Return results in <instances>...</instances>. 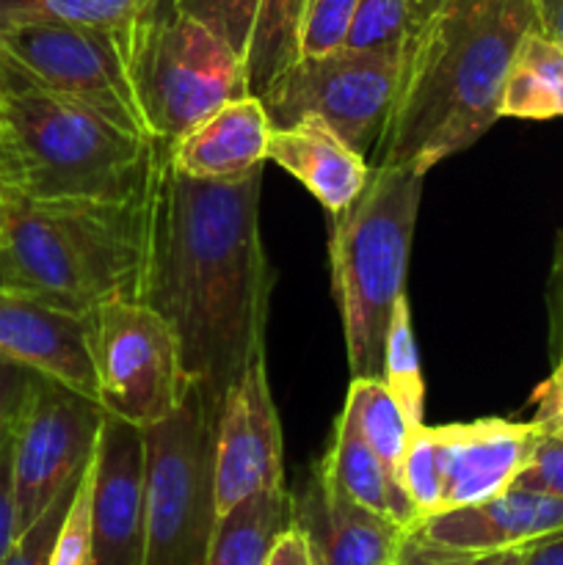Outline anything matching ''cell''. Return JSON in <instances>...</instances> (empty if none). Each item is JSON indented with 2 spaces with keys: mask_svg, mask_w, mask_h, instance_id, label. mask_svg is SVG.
<instances>
[{
  "mask_svg": "<svg viewBox=\"0 0 563 565\" xmlns=\"http://www.w3.org/2000/svg\"><path fill=\"white\" fill-rule=\"evenodd\" d=\"M263 169L237 180H196L152 141L144 207L138 301L180 340L193 390L219 414L226 390L265 353L274 268L259 232Z\"/></svg>",
  "mask_w": 563,
  "mask_h": 565,
  "instance_id": "obj_1",
  "label": "cell"
},
{
  "mask_svg": "<svg viewBox=\"0 0 563 565\" xmlns=\"http://www.w3.org/2000/svg\"><path fill=\"white\" fill-rule=\"evenodd\" d=\"M530 28H535L533 0H486L412 25L370 166L425 177L486 136L500 119L502 83Z\"/></svg>",
  "mask_w": 563,
  "mask_h": 565,
  "instance_id": "obj_2",
  "label": "cell"
},
{
  "mask_svg": "<svg viewBox=\"0 0 563 565\" xmlns=\"http://www.w3.org/2000/svg\"><path fill=\"white\" fill-rule=\"evenodd\" d=\"M144 263L141 196L28 199L14 193L0 235V285L88 315L136 298Z\"/></svg>",
  "mask_w": 563,
  "mask_h": 565,
  "instance_id": "obj_3",
  "label": "cell"
},
{
  "mask_svg": "<svg viewBox=\"0 0 563 565\" xmlns=\"http://www.w3.org/2000/svg\"><path fill=\"white\" fill-rule=\"evenodd\" d=\"M6 185L28 199L141 196L152 141L61 94L3 83Z\"/></svg>",
  "mask_w": 563,
  "mask_h": 565,
  "instance_id": "obj_4",
  "label": "cell"
},
{
  "mask_svg": "<svg viewBox=\"0 0 563 565\" xmlns=\"http://www.w3.org/2000/svg\"><path fill=\"white\" fill-rule=\"evenodd\" d=\"M423 174L373 166L364 191L331 215V296L342 320L351 379H379L386 323L406 296Z\"/></svg>",
  "mask_w": 563,
  "mask_h": 565,
  "instance_id": "obj_5",
  "label": "cell"
},
{
  "mask_svg": "<svg viewBox=\"0 0 563 565\" xmlns=\"http://www.w3.org/2000/svg\"><path fill=\"white\" fill-rule=\"evenodd\" d=\"M138 20L119 28L75 22L0 28V86L20 83L61 94L152 141L136 86Z\"/></svg>",
  "mask_w": 563,
  "mask_h": 565,
  "instance_id": "obj_6",
  "label": "cell"
},
{
  "mask_svg": "<svg viewBox=\"0 0 563 565\" xmlns=\"http://www.w3.org/2000/svg\"><path fill=\"white\" fill-rule=\"evenodd\" d=\"M136 86L152 141H177L215 108L252 94L243 55L171 0L138 20Z\"/></svg>",
  "mask_w": 563,
  "mask_h": 565,
  "instance_id": "obj_7",
  "label": "cell"
},
{
  "mask_svg": "<svg viewBox=\"0 0 563 565\" xmlns=\"http://www.w3.org/2000/svg\"><path fill=\"white\" fill-rule=\"evenodd\" d=\"M141 436L147 565H204L215 527V412L191 390Z\"/></svg>",
  "mask_w": 563,
  "mask_h": 565,
  "instance_id": "obj_8",
  "label": "cell"
},
{
  "mask_svg": "<svg viewBox=\"0 0 563 565\" xmlns=\"http://www.w3.org/2000/svg\"><path fill=\"white\" fill-rule=\"evenodd\" d=\"M97 403L108 417L149 428L174 414L193 384L174 329L149 303L110 298L88 312Z\"/></svg>",
  "mask_w": 563,
  "mask_h": 565,
  "instance_id": "obj_9",
  "label": "cell"
},
{
  "mask_svg": "<svg viewBox=\"0 0 563 565\" xmlns=\"http://www.w3.org/2000/svg\"><path fill=\"white\" fill-rule=\"evenodd\" d=\"M401 50L342 47L320 58H298L257 97L274 127L315 116L370 160L395 99Z\"/></svg>",
  "mask_w": 563,
  "mask_h": 565,
  "instance_id": "obj_10",
  "label": "cell"
},
{
  "mask_svg": "<svg viewBox=\"0 0 563 565\" xmlns=\"http://www.w3.org/2000/svg\"><path fill=\"white\" fill-rule=\"evenodd\" d=\"M105 412L97 401L31 375L11 430L17 527L28 530L55 497L81 478L97 447Z\"/></svg>",
  "mask_w": 563,
  "mask_h": 565,
  "instance_id": "obj_11",
  "label": "cell"
},
{
  "mask_svg": "<svg viewBox=\"0 0 563 565\" xmlns=\"http://www.w3.org/2000/svg\"><path fill=\"white\" fill-rule=\"evenodd\" d=\"M285 486V441L265 353L226 390L215 414V519L259 491Z\"/></svg>",
  "mask_w": 563,
  "mask_h": 565,
  "instance_id": "obj_12",
  "label": "cell"
},
{
  "mask_svg": "<svg viewBox=\"0 0 563 565\" xmlns=\"http://www.w3.org/2000/svg\"><path fill=\"white\" fill-rule=\"evenodd\" d=\"M88 565H147L141 428L105 414L94 447Z\"/></svg>",
  "mask_w": 563,
  "mask_h": 565,
  "instance_id": "obj_13",
  "label": "cell"
},
{
  "mask_svg": "<svg viewBox=\"0 0 563 565\" xmlns=\"http://www.w3.org/2000/svg\"><path fill=\"white\" fill-rule=\"evenodd\" d=\"M428 434L442 475V511L478 505L511 489L541 439L535 423L502 417L434 425Z\"/></svg>",
  "mask_w": 563,
  "mask_h": 565,
  "instance_id": "obj_14",
  "label": "cell"
},
{
  "mask_svg": "<svg viewBox=\"0 0 563 565\" xmlns=\"http://www.w3.org/2000/svg\"><path fill=\"white\" fill-rule=\"evenodd\" d=\"M0 359L97 401L88 315L0 285Z\"/></svg>",
  "mask_w": 563,
  "mask_h": 565,
  "instance_id": "obj_15",
  "label": "cell"
},
{
  "mask_svg": "<svg viewBox=\"0 0 563 565\" xmlns=\"http://www.w3.org/2000/svg\"><path fill=\"white\" fill-rule=\"evenodd\" d=\"M412 530L431 544L475 552V555L519 550L563 533V500L511 486L500 497H491L478 505L442 511L423 519Z\"/></svg>",
  "mask_w": 563,
  "mask_h": 565,
  "instance_id": "obj_16",
  "label": "cell"
},
{
  "mask_svg": "<svg viewBox=\"0 0 563 565\" xmlns=\"http://www.w3.org/2000/svg\"><path fill=\"white\" fill-rule=\"evenodd\" d=\"M296 522L307 533L315 565H397L408 530L368 511L315 469Z\"/></svg>",
  "mask_w": 563,
  "mask_h": 565,
  "instance_id": "obj_17",
  "label": "cell"
},
{
  "mask_svg": "<svg viewBox=\"0 0 563 565\" xmlns=\"http://www.w3.org/2000/svg\"><path fill=\"white\" fill-rule=\"evenodd\" d=\"M270 116L257 94L230 99L177 141H163L171 166L196 180H237L268 160Z\"/></svg>",
  "mask_w": 563,
  "mask_h": 565,
  "instance_id": "obj_18",
  "label": "cell"
},
{
  "mask_svg": "<svg viewBox=\"0 0 563 565\" xmlns=\"http://www.w3.org/2000/svg\"><path fill=\"white\" fill-rule=\"evenodd\" d=\"M268 160L296 177L331 215H340L357 202L373 169L364 154L315 116L274 127L268 136Z\"/></svg>",
  "mask_w": 563,
  "mask_h": 565,
  "instance_id": "obj_19",
  "label": "cell"
},
{
  "mask_svg": "<svg viewBox=\"0 0 563 565\" xmlns=\"http://www.w3.org/2000/svg\"><path fill=\"white\" fill-rule=\"evenodd\" d=\"M315 469L329 483H334L342 494L351 497L353 502H359L368 511L392 519V522L403 524L406 530L417 527V513H414L406 491L390 478L384 463L379 461L373 447L359 434L357 423H353L346 408L334 419L331 447Z\"/></svg>",
  "mask_w": 563,
  "mask_h": 565,
  "instance_id": "obj_20",
  "label": "cell"
},
{
  "mask_svg": "<svg viewBox=\"0 0 563 565\" xmlns=\"http://www.w3.org/2000/svg\"><path fill=\"white\" fill-rule=\"evenodd\" d=\"M293 522L296 497L285 486L246 497L215 519L204 565H265Z\"/></svg>",
  "mask_w": 563,
  "mask_h": 565,
  "instance_id": "obj_21",
  "label": "cell"
},
{
  "mask_svg": "<svg viewBox=\"0 0 563 565\" xmlns=\"http://www.w3.org/2000/svg\"><path fill=\"white\" fill-rule=\"evenodd\" d=\"M563 116V47L530 28L513 53L500 97V119L546 121Z\"/></svg>",
  "mask_w": 563,
  "mask_h": 565,
  "instance_id": "obj_22",
  "label": "cell"
},
{
  "mask_svg": "<svg viewBox=\"0 0 563 565\" xmlns=\"http://www.w3.org/2000/svg\"><path fill=\"white\" fill-rule=\"evenodd\" d=\"M342 408L351 414L359 434L373 447L390 478L401 486V469L408 439H412V428H408L406 417H403L401 406L390 395V390L381 384V379H351Z\"/></svg>",
  "mask_w": 563,
  "mask_h": 565,
  "instance_id": "obj_23",
  "label": "cell"
},
{
  "mask_svg": "<svg viewBox=\"0 0 563 565\" xmlns=\"http://www.w3.org/2000/svg\"><path fill=\"white\" fill-rule=\"evenodd\" d=\"M304 9H307V0H259L246 55L252 94H263L287 66L298 61Z\"/></svg>",
  "mask_w": 563,
  "mask_h": 565,
  "instance_id": "obj_24",
  "label": "cell"
},
{
  "mask_svg": "<svg viewBox=\"0 0 563 565\" xmlns=\"http://www.w3.org/2000/svg\"><path fill=\"white\" fill-rule=\"evenodd\" d=\"M381 384L390 390L395 403L401 406L412 434L425 425V381L419 367L417 340L412 331V307L408 296L392 309V318L386 323L384 351H381Z\"/></svg>",
  "mask_w": 563,
  "mask_h": 565,
  "instance_id": "obj_25",
  "label": "cell"
},
{
  "mask_svg": "<svg viewBox=\"0 0 563 565\" xmlns=\"http://www.w3.org/2000/svg\"><path fill=\"white\" fill-rule=\"evenodd\" d=\"M158 0H0V28L22 22H75V25H130Z\"/></svg>",
  "mask_w": 563,
  "mask_h": 565,
  "instance_id": "obj_26",
  "label": "cell"
},
{
  "mask_svg": "<svg viewBox=\"0 0 563 565\" xmlns=\"http://www.w3.org/2000/svg\"><path fill=\"white\" fill-rule=\"evenodd\" d=\"M412 31L408 0H359L348 31V50H395L403 47Z\"/></svg>",
  "mask_w": 563,
  "mask_h": 565,
  "instance_id": "obj_27",
  "label": "cell"
},
{
  "mask_svg": "<svg viewBox=\"0 0 563 565\" xmlns=\"http://www.w3.org/2000/svg\"><path fill=\"white\" fill-rule=\"evenodd\" d=\"M401 486L406 491L408 502H412L414 513H417V524L423 519L442 513V475L428 425L414 430L412 439H408L401 469Z\"/></svg>",
  "mask_w": 563,
  "mask_h": 565,
  "instance_id": "obj_28",
  "label": "cell"
},
{
  "mask_svg": "<svg viewBox=\"0 0 563 565\" xmlns=\"http://www.w3.org/2000/svg\"><path fill=\"white\" fill-rule=\"evenodd\" d=\"M359 0H307L298 33V58H320L346 47Z\"/></svg>",
  "mask_w": 563,
  "mask_h": 565,
  "instance_id": "obj_29",
  "label": "cell"
},
{
  "mask_svg": "<svg viewBox=\"0 0 563 565\" xmlns=\"http://www.w3.org/2000/svg\"><path fill=\"white\" fill-rule=\"evenodd\" d=\"M92 491H94V452L75 486L66 516L55 535L50 565H88L92 557Z\"/></svg>",
  "mask_w": 563,
  "mask_h": 565,
  "instance_id": "obj_30",
  "label": "cell"
},
{
  "mask_svg": "<svg viewBox=\"0 0 563 565\" xmlns=\"http://www.w3.org/2000/svg\"><path fill=\"white\" fill-rule=\"evenodd\" d=\"M171 3L185 14L196 17L208 28H213L246 61L259 0H171Z\"/></svg>",
  "mask_w": 563,
  "mask_h": 565,
  "instance_id": "obj_31",
  "label": "cell"
},
{
  "mask_svg": "<svg viewBox=\"0 0 563 565\" xmlns=\"http://www.w3.org/2000/svg\"><path fill=\"white\" fill-rule=\"evenodd\" d=\"M86 469V467H83ZM83 475V472H81ZM81 480V478H77ZM66 486L59 497L53 500V505L36 519L28 530H22L17 535L14 546L9 550V555L3 557L0 565H50V555H53V544H55V535H59L61 522L66 516V508H70L72 494H75V486Z\"/></svg>",
  "mask_w": 563,
  "mask_h": 565,
  "instance_id": "obj_32",
  "label": "cell"
},
{
  "mask_svg": "<svg viewBox=\"0 0 563 565\" xmlns=\"http://www.w3.org/2000/svg\"><path fill=\"white\" fill-rule=\"evenodd\" d=\"M513 486L561 497L563 500V439L541 434L528 467L522 469V475H519Z\"/></svg>",
  "mask_w": 563,
  "mask_h": 565,
  "instance_id": "obj_33",
  "label": "cell"
},
{
  "mask_svg": "<svg viewBox=\"0 0 563 565\" xmlns=\"http://www.w3.org/2000/svg\"><path fill=\"white\" fill-rule=\"evenodd\" d=\"M530 406H533L530 423H535L544 436L563 439V351L555 356L552 373L533 390Z\"/></svg>",
  "mask_w": 563,
  "mask_h": 565,
  "instance_id": "obj_34",
  "label": "cell"
},
{
  "mask_svg": "<svg viewBox=\"0 0 563 565\" xmlns=\"http://www.w3.org/2000/svg\"><path fill=\"white\" fill-rule=\"evenodd\" d=\"M14 430V428H11ZM17 527V494H14V461H11V434L0 441V563L14 546Z\"/></svg>",
  "mask_w": 563,
  "mask_h": 565,
  "instance_id": "obj_35",
  "label": "cell"
},
{
  "mask_svg": "<svg viewBox=\"0 0 563 565\" xmlns=\"http://www.w3.org/2000/svg\"><path fill=\"white\" fill-rule=\"evenodd\" d=\"M31 375L33 373H28V370L0 359V441L14 428V419L20 414L22 401H25L28 386H31Z\"/></svg>",
  "mask_w": 563,
  "mask_h": 565,
  "instance_id": "obj_36",
  "label": "cell"
},
{
  "mask_svg": "<svg viewBox=\"0 0 563 565\" xmlns=\"http://www.w3.org/2000/svg\"><path fill=\"white\" fill-rule=\"evenodd\" d=\"M475 561H478L475 552L431 544V541L419 539L414 530H408L406 541L401 546V555H397V565H472Z\"/></svg>",
  "mask_w": 563,
  "mask_h": 565,
  "instance_id": "obj_37",
  "label": "cell"
},
{
  "mask_svg": "<svg viewBox=\"0 0 563 565\" xmlns=\"http://www.w3.org/2000/svg\"><path fill=\"white\" fill-rule=\"evenodd\" d=\"M546 320H550L552 359L563 351V235L555 243L550 281H546Z\"/></svg>",
  "mask_w": 563,
  "mask_h": 565,
  "instance_id": "obj_38",
  "label": "cell"
},
{
  "mask_svg": "<svg viewBox=\"0 0 563 565\" xmlns=\"http://www.w3.org/2000/svg\"><path fill=\"white\" fill-rule=\"evenodd\" d=\"M265 565H315L312 546H309L307 533L298 522H293L285 533L279 535V541L270 550Z\"/></svg>",
  "mask_w": 563,
  "mask_h": 565,
  "instance_id": "obj_39",
  "label": "cell"
},
{
  "mask_svg": "<svg viewBox=\"0 0 563 565\" xmlns=\"http://www.w3.org/2000/svg\"><path fill=\"white\" fill-rule=\"evenodd\" d=\"M535 25L563 47V0H533Z\"/></svg>",
  "mask_w": 563,
  "mask_h": 565,
  "instance_id": "obj_40",
  "label": "cell"
},
{
  "mask_svg": "<svg viewBox=\"0 0 563 565\" xmlns=\"http://www.w3.org/2000/svg\"><path fill=\"white\" fill-rule=\"evenodd\" d=\"M522 565H563V533L530 544L524 550Z\"/></svg>",
  "mask_w": 563,
  "mask_h": 565,
  "instance_id": "obj_41",
  "label": "cell"
},
{
  "mask_svg": "<svg viewBox=\"0 0 563 565\" xmlns=\"http://www.w3.org/2000/svg\"><path fill=\"white\" fill-rule=\"evenodd\" d=\"M480 3H486V0H428V3H425V9L419 11V17L412 22V25H417V22L428 20V17H434V14H456V11L475 9V6H480Z\"/></svg>",
  "mask_w": 563,
  "mask_h": 565,
  "instance_id": "obj_42",
  "label": "cell"
},
{
  "mask_svg": "<svg viewBox=\"0 0 563 565\" xmlns=\"http://www.w3.org/2000/svg\"><path fill=\"white\" fill-rule=\"evenodd\" d=\"M524 550H528V546H519V550L486 552V555H478V561L472 565H522Z\"/></svg>",
  "mask_w": 563,
  "mask_h": 565,
  "instance_id": "obj_43",
  "label": "cell"
},
{
  "mask_svg": "<svg viewBox=\"0 0 563 565\" xmlns=\"http://www.w3.org/2000/svg\"><path fill=\"white\" fill-rule=\"evenodd\" d=\"M11 202H14V191H11V188H6V185H0V235H3L6 221H9Z\"/></svg>",
  "mask_w": 563,
  "mask_h": 565,
  "instance_id": "obj_44",
  "label": "cell"
},
{
  "mask_svg": "<svg viewBox=\"0 0 563 565\" xmlns=\"http://www.w3.org/2000/svg\"><path fill=\"white\" fill-rule=\"evenodd\" d=\"M425 3H428V0H408V6H412V22L417 20V17H419V11L425 9Z\"/></svg>",
  "mask_w": 563,
  "mask_h": 565,
  "instance_id": "obj_45",
  "label": "cell"
},
{
  "mask_svg": "<svg viewBox=\"0 0 563 565\" xmlns=\"http://www.w3.org/2000/svg\"><path fill=\"white\" fill-rule=\"evenodd\" d=\"M3 125V121H0ZM0 185H6V166H3V138H0ZM9 188V185H6Z\"/></svg>",
  "mask_w": 563,
  "mask_h": 565,
  "instance_id": "obj_46",
  "label": "cell"
},
{
  "mask_svg": "<svg viewBox=\"0 0 563 565\" xmlns=\"http://www.w3.org/2000/svg\"><path fill=\"white\" fill-rule=\"evenodd\" d=\"M3 110H6V103H3V92H0V121H3Z\"/></svg>",
  "mask_w": 563,
  "mask_h": 565,
  "instance_id": "obj_47",
  "label": "cell"
}]
</instances>
